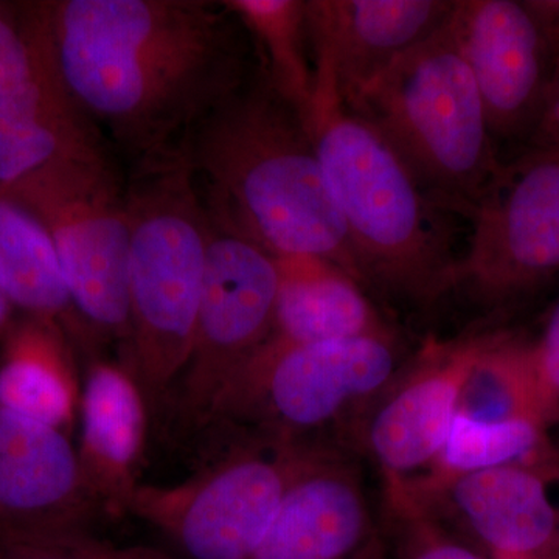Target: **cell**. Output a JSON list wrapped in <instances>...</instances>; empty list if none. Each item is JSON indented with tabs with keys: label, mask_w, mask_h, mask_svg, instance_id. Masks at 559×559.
Instances as JSON below:
<instances>
[{
	"label": "cell",
	"mask_w": 559,
	"mask_h": 559,
	"mask_svg": "<svg viewBox=\"0 0 559 559\" xmlns=\"http://www.w3.org/2000/svg\"><path fill=\"white\" fill-rule=\"evenodd\" d=\"M36 10L62 86L134 164L179 143L260 62L223 0H50Z\"/></svg>",
	"instance_id": "cell-1"
},
{
	"label": "cell",
	"mask_w": 559,
	"mask_h": 559,
	"mask_svg": "<svg viewBox=\"0 0 559 559\" xmlns=\"http://www.w3.org/2000/svg\"><path fill=\"white\" fill-rule=\"evenodd\" d=\"M182 145L212 215L277 259L330 261L360 283L310 128L274 90L260 62L191 128Z\"/></svg>",
	"instance_id": "cell-2"
},
{
	"label": "cell",
	"mask_w": 559,
	"mask_h": 559,
	"mask_svg": "<svg viewBox=\"0 0 559 559\" xmlns=\"http://www.w3.org/2000/svg\"><path fill=\"white\" fill-rule=\"evenodd\" d=\"M308 128L362 286L418 308L457 288L462 257L452 249L450 210L426 193L369 121L345 108L330 81L316 80Z\"/></svg>",
	"instance_id": "cell-3"
},
{
	"label": "cell",
	"mask_w": 559,
	"mask_h": 559,
	"mask_svg": "<svg viewBox=\"0 0 559 559\" xmlns=\"http://www.w3.org/2000/svg\"><path fill=\"white\" fill-rule=\"evenodd\" d=\"M130 341L124 369L151 421L170 409L200 311L210 216L182 142L135 162L127 182Z\"/></svg>",
	"instance_id": "cell-4"
},
{
	"label": "cell",
	"mask_w": 559,
	"mask_h": 559,
	"mask_svg": "<svg viewBox=\"0 0 559 559\" xmlns=\"http://www.w3.org/2000/svg\"><path fill=\"white\" fill-rule=\"evenodd\" d=\"M347 109L388 140L433 201L471 218L503 160L450 20Z\"/></svg>",
	"instance_id": "cell-5"
},
{
	"label": "cell",
	"mask_w": 559,
	"mask_h": 559,
	"mask_svg": "<svg viewBox=\"0 0 559 559\" xmlns=\"http://www.w3.org/2000/svg\"><path fill=\"white\" fill-rule=\"evenodd\" d=\"M404 366L395 334L316 344L272 336L224 389L205 430L333 447L323 436L360 425Z\"/></svg>",
	"instance_id": "cell-6"
},
{
	"label": "cell",
	"mask_w": 559,
	"mask_h": 559,
	"mask_svg": "<svg viewBox=\"0 0 559 559\" xmlns=\"http://www.w3.org/2000/svg\"><path fill=\"white\" fill-rule=\"evenodd\" d=\"M3 191L50 235L81 319L92 333L120 341L124 352L130 341L127 182L108 151L51 162Z\"/></svg>",
	"instance_id": "cell-7"
},
{
	"label": "cell",
	"mask_w": 559,
	"mask_h": 559,
	"mask_svg": "<svg viewBox=\"0 0 559 559\" xmlns=\"http://www.w3.org/2000/svg\"><path fill=\"white\" fill-rule=\"evenodd\" d=\"M227 448L171 488L139 487L131 513L178 544L190 559H253L290 484L322 444L227 432Z\"/></svg>",
	"instance_id": "cell-8"
},
{
	"label": "cell",
	"mask_w": 559,
	"mask_h": 559,
	"mask_svg": "<svg viewBox=\"0 0 559 559\" xmlns=\"http://www.w3.org/2000/svg\"><path fill=\"white\" fill-rule=\"evenodd\" d=\"M209 216L207 264L193 345L168 409L186 433L207 429L224 389L275 329L277 259L237 227Z\"/></svg>",
	"instance_id": "cell-9"
},
{
	"label": "cell",
	"mask_w": 559,
	"mask_h": 559,
	"mask_svg": "<svg viewBox=\"0 0 559 559\" xmlns=\"http://www.w3.org/2000/svg\"><path fill=\"white\" fill-rule=\"evenodd\" d=\"M457 286L500 305L559 271V148H525L500 165L469 218Z\"/></svg>",
	"instance_id": "cell-10"
},
{
	"label": "cell",
	"mask_w": 559,
	"mask_h": 559,
	"mask_svg": "<svg viewBox=\"0 0 559 559\" xmlns=\"http://www.w3.org/2000/svg\"><path fill=\"white\" fill-rule=\"evenodd\" d=\"M450 25L499 154L506 146L514 156L527 146L543 116L559 39L530 0H455Z\"/></svg>",
	"instance_id": "cell-11"
},
{
	"label": "cell",
	"mask_w": 559,
	"mask_h": 559,
	"mask_svg": "<svg viewBox=\"0 0 559 559\" xmlns=\"http://www.w3.org/2000/svg\"><path fill=\"white\" fill-rule=\"evenodd\" d=\"M491 336L430 342L367 411L359 432L380 469L384 499L403 492L439 455L466 378Z\"/></svg>",
	"instance_id": "cell-12"
},
{
	"label": "cell",
	"mask_w": 559,
	"mask_h": 559,
	"mask_svg": "<svg viewBox=\"0 0 559 559\" xmlns=\"http://www.w3.org/2000/svg\"><path fill=\"white\" fill-rule=\"evenodd\" d=\"M253 559H388L366 484L342 448L311 455Z\"/></svg>",
	"instance_id": "cell-13"
},
{
	"label": "cell",
	"mask_w": 559,
	"mask_h": 559,
	"mask_svg": "<svg viewBox=\"0 0 559 559\" xmlns=\"http://www.w3.org/2000/svg\"><path fill=\"white\" fill-rule=\"evenodd\" d=\"M455 0H307L316 76L345 108L393 61L440 31Z\"/></svg>",
	"instance_id": "cell-14"
},
{
	"label": "cell",
	"mask_w": 559,
	"mask_h": 559,
	"mask_svg": "<svg viewBox=\"0 0 559 559\" xmlns=\"http://www.w3.org/2000/svg\"><path fill=\"white\" fill-rule=\"evenodd\" d=\"M559 466L509 465L468 474L441 489L423 511L450 518L489 557L544 559L559 549Z\"/></svg>",
	"instance_id": "cell-15"
},
{
	"label": "cell",
	"mask_w": 559,
	"mask_h": 559,
	"mask_svg": "<svg viewBox=\"0 0 559 559\" xmlns=\"http://www.w3.org/2000/svg\"><path fill=\"white\" fill-rule=\"evenodd\" d=\"M79 457L84 480L103 511H131L150 415L142 390L123 366L97 359L81 392Z\"/></svg>",
	"instance_id": "cell-16"
},
{
	"label": "cell",
	"mask_w": 559,
	"mask_h": 559,
	"mask_svg": "<svg viewBox=\"0 0 559 559\" xmlns=\"http://www.w3.org/2000/svg\"><path fill=\"white\" fill-rule=\"evenodd\" d=\"M277 266L272 336L290 344L393 336L362 285L341 267L314 257H280Z\"/></svg>",
	"instance_id": "cell-17"
},
{
	"label": "cell",
	"mask_w": 559,
	"mask_h": 559,
	"mask_svg": "<svg viewBox=\"0 0 559 559\" xmlns=\"http://www.w3.org/2000/svg\"><path fill=\"white\" fill-rule=\"evenodd\" d=\"M0 288L11 305L58 326L84 352L94 348L70 297L50 235L24 205L0 189Z\"/></svg>",
	"instance_id": "cell-18"
},
{
	"label": "cell",
	"mask_w": 559,
	"mask_h": 559,
	"mask_svg": "<svg viewBox=\"0 0 559 559\" xmlns=\"http://www.w3.org/2000/svg\"><path fill=\"white\" fill-rule=\"evenodd\" d=\"M509 465L559 466L549 429L530 419L477 421L457 414L432 465L385 506L423 509L460 477Z\"/></svg>",
	"instance_id": "cell-19"
},
{
	"label": "cell",
	"mask_w": 559,
	"mask_h": 559,
	"mask_svg": "<svg viewBox=\"0 0 559 559\" xmlns=\"http://www.w3.org/2000/svg\"><path fill=\"white\" fill-rule=\"evenodd\" d=\"M62 336L40 320L13 334L0 366V407L58 429L70 423L75 388Z\"/></svg>",
	"instance_id": "cell-20"
},
{
	"label": "cell",
	"mask_w": 559,
	"mask_h": 559,
	"mask_svg": "<svg viewBox=\"0 0 559 559\" xmlns=\"http://www.w3.org/2000/svg\"><path fill=\"white\" fill-rule=\"evenodd\" d=\"M252 36L261 68L274 90L304 120L314 100L316 73L307 0H223Z\"/></svg>",
	"instance_id": "cell-21"
},
{
	"label": "cell",
	"mask_w": 559,
	"mask_h": 559,
	"mask_svg": "<svg viewBox=\"0 0 559 559\" xmlns=\"http://www.w3.org/2000/svg\"><path fill=\"white\" fill-rule=\"evenodd\" d=\"M459 415L477 421L530 419L543 425L527 337L511 331L492 333L463 385Z\"/></svg>",
	"instance_id": "cell-22"
},
{
	"label": "cell",
	"mask_w": 559,
	"mask_h": 559,
	"mask_svg": "<svg viewBox=\"0 0 559 559\" xmlns=\"http://www.w3.org/2000/svg\"><path fill=\"white\" fill-rule=\"evenodd\" d=\"M53 66L36 3H0V97L24 90Z\"/></svg>",
	"instance_id": "cell-23"
},
{
	"label": "cell",
	"mask_w": 559,
	"mask_h": 559,
	"mask_svg": "<svg viewBox=\"0 0 559 559\" xmlns=\"http://www.w3.org/2000/svg\"><path fill=\"white\" fill-rule=\"evenodd\" d=\"M0 559H175L142 547H114L92 538L90 532L5 533Z\"/></svg>",
	"instance_id": "cell-24"
},
{
	"label": "cell",
	"mask_w": 559,
	"mask_h": 559,
	"mask_svg": "<svg viewBox=\"0 0 559 559\" xmlns=\"http://www.w3.org/2000/svg\"><path fill=\"white\" fill-rule=\"evenodd\" d=\"M393 535V559H491L448 532L432 514L409 506H385Z\"/></svg>",
	"instance_id": "cell-25"
},
{
	"label": "cell",
	"mask_w": 559,
	"mask_h": 559,
	"mask_svg": "<svg viewBox=\"0 0 559 559\" xmlns=\"http://www.w3.org/2000/svg\"><path fill=\"white\" fill-rule=\"evenodd\" d=\"M540 421L550 429L559 423V300L536 340L530 341Z\"/></svg>",
	"instance_id": "cell-26"
},
{
	"label": "cell",
	"mask_w": 559,
	"mask_h": 559,
	"mask_svg": "<svg viewBox=\"0 0 559 559\" xmlns=\"http://www.w3.org/2000/svg\"><path fill=\"white\" fill-rule=\"evenodd\" d=\"M525 148H559V57L543 116Z\"/></svg>",
	"instance_id": "cell-27"
},
{
	"label": "cell",
	"mask_w": 559,
	"mask_h": 559,
	"mask_svg": "<svg viewBox=\"0 0 559 559\" xmlns=\"http://www.w3.org/2000/svg\"><path fill=\"white\" fill-rule=\"evenodd\" d=\"M10 312H11L10 300L7 299L5 294H3L2 288H0V334H2L3 330H5L7 325H9Z\"/></svg>",
	"instance_id": "cell-28"
},
{
	"label": "cell",
	"mask_w": 559,
	"mask_h": 559,
	"mask_svg": "<svg viewBox=\"0 0 559 559\" xmlns=\"http://www.w3.org/2000/svg\"><path fill=\"white\" fill-rule=\"evenodd\" d=\"M544 559H559V549L555 550L554 554H550L549 557Z\"/></svg>",
	"instance_id": "cell-29"
},
{
	"label": "cell",
	"mask_w": 559,
	"mask_h": 559,
	"mask_svg": "<svg viewBox=\"0 0 559 559\" xmlns=\"http://www.w3.org/2000/svg\"><path fill=\"white\" fill-rule=\"evenodd\" d=\"M491 559H514V558H509V557H489Z\"/></svg>",
	"instance_id": "cell-30"
}]
</instances>
